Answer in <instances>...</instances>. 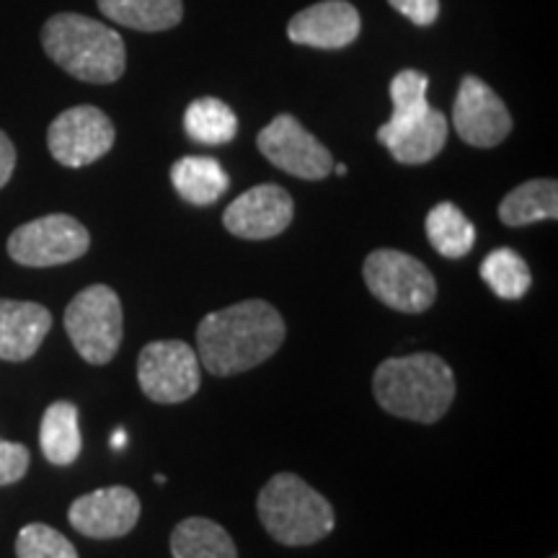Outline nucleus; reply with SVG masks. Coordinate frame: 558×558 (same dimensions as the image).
Returning a JSON list of instances; mask_svg holds the SVG:
<instances>
[{"mask_svg":"<svg viewBox=\"0 0 558 558\" xmlns=\"http://www.w3.org/2000/svg\"><path fill=\"white\" fill-rule=\"evenodd\" d=\"M284 320L267 300H243L202 318L197 354L207 373L218 378L259 367L284 341Z\"/></svg>","mask_w":558,"mask_h":558,"instance_id":"1","label":"nucleus"},{"mask_svg":"<svg viewBox=\"0 0 558 558\" xmlns=\"http://www.w3.org/2000/svg\"><path fill=\"white\" fill-rule=\"evenodd\" d=\"M375 401L388 414L418 424H435L456 399V375L437 354L416 352L386 360L375 369Z\"/></svg>","mask_w":558,"mask_h":558,"instance_id":"2","label":"nucleus"},{"mask_svg":"<svg viewBox=\"0 0 558 558\" xmlns=\"http://www.w3.org/2000/svg\"><path fill=\"white\" fill-rule=\"evenodd\" d=\"M52 62L83 83H114L128 65V50L114 29L81 13H58L41 29Z\"/></svg>","mask_w":558,"mask_h":558,"instance_id":"3","label":"nucleus"},{"mask_svg":"<svg viewBox=\"0 0 558 558\" xmlns=\"http://www.w3.org/2000/svg\"><path fill=\"white\" fill-rule=\"evenodd\" d=\"M256 512L271 538L290 548L320 543L337 525L331 501L295 473L271 476L256 499Z\"/></svg>","mask_w":558,"mask_h":558,"instance_id":"4","label":"nucleus"},{"mask_svg":"<svg viewBox=\"0 0 558 558\" xmlns=\"http://www.w3.org/2000/svg\"><path fill=\"white\" fill-rule=\"evenodd\" d=\"M65 331L88 365H107L120 352L124 318L120 295L107 284H90L70 300Z\"/></svg>","mask_w":558,"mask_h":558,"instance_id":"5","label":"nucleus"},{"mask_svg":"<svg viewBox=\"0 0 558 558\" xmlns=\"http://www.w3.org/2000/svg\"><path fill=\"white\" fill-rule=\"evenodd\" d=\"M367 290L388 308L399 313H424L437 300V282L432 271L411 254L396 248H378L362 267Z\"/></svg>","mask_w":558,"mask_h":558,"instance_id":"6","label":"nucleus"},{"mask_svg":"<svg viewBox=\"0 0 558 558\" xmlns=\"http://www.w3.org/2000/svg\"><path fill=\"white\" fill-rule=\"evenodd\" d=\"M137 380L156 403L190 401L202 386L197 352L181 339L150 341L140 352Z\"/></svg>","mask_w":558,"mask_h":558,"instance_id":"7","label":"nucleus"},{"mask_svg":"<svg viewBox=\"0 0 558 558\" xmlns=\"http://www.w3.org/2000/svg\"><path fill=\"white\" fill-rule=\"evenodd\" d=\"M90 235L81 220L70 215H47L16 228L9 239L11 259L21 267H58L81 259Z\"/></svg>","mask_w":558,"mask_h":558,"instance_id":"8","label":"nucleus"},{"mask_svg":"<svg viewBox=\"0 0 558 558\" xmlns=\"http://www.w3.org/2000/svg\"><path fill=\"white\" fill-rule=\"evenodd\" d=\"M114 124L101 109H65L47 130V148L60 166L83 169L114 148Z\"/></svg>","mask_w":558,"mask_h":558,"instance_id":"9","label":"nucleus"},{"mask_svg":"<svg viewBox=\"0 0 558 558\" xmlns=\"http://www.w3.org/2000/svg\"><path fill=\"white\" fill-rule=\"evenodd\" d=\"M262 156L290 177L318 181L333 171L331 153L292 114H279L256 137Z\"/></svg>","mask_w":558,"mask_h":558,"instance_id":"10","label":"nucleus"},{"mask_svg":"<svg viewBox=\"0 0 558 558\" xmlns=\"http://www.w3.org/2000/svg\"><path fill=\"white\" fill-rule=\"evenodd\" d=\"M452 124H456L460 140L473 148H494V145L505 143L512 132V117H509L507 104L476 75H465L460 81L456 107H452Z\"/></svg>","mask_w":558,"mask_h":558,"instance_id":"11","label":"nucleus"},{"mask_svg":"<svg viewBox=\"0 0 558 558\" xmlns=\"http://www.w3.org/2000/svg\"><path fill=\"white\" fill-rule=\"evenodd\" d=\"M292 215H295V202L290 194L277 184H262L230 202L222 213V226L235 239L267 241L290 228Z\"/></svg>","mask_w":558,"mask_h":558,"instance_id":"12","label":"nucleus"},{"mask_svg":"<svg viewBox=\"0 0 558 558\" xmlns=\"http://www.w3.org/2000/svg\"><path fill=\"white\" fill-rule=\"evenodd\" d=\"M70 525L94 541L122 538L140 520V499L128 486H107L83 494L68 509Z\"/></svg>","mask_w":558,"mask_h":558,"instance_id":"13","label":"nucleus"},{"mask_svg":"<svg viewBox=\"0 0 558 558\" xmlns=\"http://www.w3.org/2000/svg\"><path fill=\"white\" fill-rule=\"evenodd\" d=\"M360 13L347 0H324L292 16L288 37L316 50H341L360 37Z\"/></svg>","mask_w":558,"mask_h":558,"instance_id":"14","label":"nucleus"},{"mask_svg":"<svg viewBox=\"0 0 558 558\" xmlns=\"http://www.w3.org/2000/svg\"><path fill=\"white\" fill-rule=\"evenodd\" d=\"M52 329V313L39 303L0 298V360L24 362L39 352Z\"/></svg>","mask_w":558,"mask_h":558,"instance_id":"15","label":"nucleus"},{"mask_svg":"<svg viewBox=\"0 0 558 558\" xmlns=\"http://www.w3.org/2000/svg\"><path fill=\"white\" fill-rule=\"evenodd\" d=\"M427 88L429 78L418 70H401L393 81H390V120L378 130V140L383 145H390L396 137H401L403 132L414 128L416 122H422L432 109L427 101Z\"/></svg>","mask_w":558,"mask_h":558,"instance_id":"16","label":"nucleus"},{"mask_svg":"<svg viewBox=\"0 0 558 558\" xmlns=\"http://www.w3.org/2000/svg\"><path fill=\"white\" fill-rule=\"evenodd\" d=\"M171 184L190 205H215L228 192L230 177L215 158L186 156L171 166Z\"/></svg>","mask_w":558,"mask_h":558,"instance_id":"17","label":"nucleus"},{"mask_svg":"<svg viewBox=\"0 0 558 558\" xmlns=\"http://www.w3.org/2000/svg\"><path fill=\"white\" fill-rule=\"evenodd\" d=\"M558 218V184L554 179H533L520 184L501 199L499 220L509 228H522L538 220Z\"/></svg>","mask_w":558,"mask_h":558,"instance_id":"18","label":"nucleus"},{"mask_svg":"<svg viewBox=\"0 0 558 558\" xmlns=\"http://www.w3.org/2000/svg\"><path fill=\"white\" fill-rule=\"evenodd\" d=\"M39 445L45 458L54 465H70L81 456L83 439L78 427V409L70 401H54L47 407L39 427Z\"/></svg>","mask_w":558,"mask_h":558,"instance_id":"19","label":"nucleus"},{"mask_svg":"<svg viewBox=\"0 0 558 558\" xmlns=\"http://www.w3.org/2000/svg\"><path fill=\"white\" fill-rule=\"evenodd\" d=\"M173 558H239L230 533L207 518H186L171 533Z\"/></svg>","mask_w":558,"mask_h":558,"instance_id":"20","label":"nucleus"},{"mask_svg":"<svg viewBox=\"0 0 558 558\" xmlns=\"http://www.w3.org/2000/svg\"><path fill=\"white\" fill-rule=\"evenodd\" d=\"M104 16L135 32L173 29L184 16L181 0H96Z\"/></svg>","mask_w":558,"mask_h":558,"instance_id":"21","label":"nucleus"},{"mask_svg":"<svg viewBox=\"0 0 558 558\" xmlns=\"http://www.w3.org/2000/svg\"><path fill=\"white\" fill-rule=\"evenodd\" d=\"M427 239L437 254L448 259H463L476 243V228L452 202H439L427 215Z\"/></svg>","mask_w":558,"mask_h":558,"instance_id":"22","label":"nucleus"},{"mask_svg":"<svg viewBox=\"0 0 558 558\" xmlns=\"http://www.w3.org/2000/svg\"><path fill=\"white\" fill-rule=\"evenodd\" d=\"M445 143H448V120H445L442 111L429 109L422 122H416L414 128L403 132L401 137H396L386 148L399 163L418 166L437 158Z\"/></svg>","mask_w":558,"mask_h":558,"instance_id":"23","label":"nucleus"},{"mask_svg":"<svg viewBox=\"0 0 558 558\" xmlns=\"http://www.w3.org/2000/svg\"><path fill=\"white\" fill-rule=\"evenodd\" d=\"M184 130L199 145H226L239 132V117L226 101L207 96L186 107Z\"/></svg>","mask_w":558,"mask_h":558,"instance_id":"24","label":"nucleus"},{"mask_svg":"<svg viewBox=\"0 0 558 558\" xmlns=\"http://www.w3.org/2000/svg\"><path fill=\"white\" fill-rule=\"evenodd\" d=\"M481 279L501 300H520L533 284L527 264L518 251L497 248L481 262Z\"/></svg>","mask_w":558,"mask_h":558,"instance_id":"25","label":"nucleus"},{"mask_svg":"<svg viewBox=\"0 0 558 558\" xmlns=\"http://www.w3.org/2000/svg\"><path fill=\"white\" fill-rule=\"evenodd\" d=\"M16 556L19 558H78L73 543L65 535L50 525L32 522V525L21 527L16 538Z\"/></svg>","mask_w":558,"mask_h":558,"instance_id":"26","label":"nucleus"},{"mask_svg":"<svg viewBox=\"0 0 558 558\" xmlns=\"http://www.w3.org/2000/svg\"><path fill=\"white\" fill-rule=\"evenodd\" d=\"M29 471V450L21 442L0 439V486L16 484Z\"/></svg>","mask_w":558,"mask_h":558,"instance_id":"27","label":"nucleus"},{"mask_svg":"<svg viewBox=\"0 0 558 558\" xmlns=\"http://www.w3.org/2000/svg\"><path fill=\"white\" fill-rule=\"evenodd\" d=\"M388 3L416 26H432L439 16V0H388Z\"/></svg>","mask_w":558,"mask_h":558,"instance_id":"28","label":"nucleus"},{"mask_svg":"<svg viewBox=\"0 0 558 558\" xmlns=\"http://www.w3.org/2000/svg\"><path fill=\"white\" fill-rule=\"evenodd\" d=\"M16 169V148H13L11 137L0 130V190L9 184Z\"/></svg>","mask_w":558,"mask_h":558,"instance_id":"29","label":"nucleus"},{"mask_svg":"<svg viewBox=\"0 0 558 558\" xmlns=\"http://www.w3.org/2000/svg\"><path fill=\"white\" fill-rule=\"evenodd\" d=\"M114 445H117V448H122V445H124V432L122 429L114 435Z\"/></svg>","mask_w":558,"mask_h":558,"instance_id":"30","label":"nucleus"},{"mask_svg":"<svg viewBox=\"0 0 558 558\" xmlns=\"http://www.w3.org/2000/svg\"><path fill=\"white\" fill-rule=\"evenodd\" d=\"M333 171H337L339 177H344V173H347V166H344V163H341V166H333Z\"/></svg>","mask_w":558,"mask_h":558,"instance_id":"31","label":"nucleus"},{"mask_svg":"<svg viewBox=\"0 0 558 558\" xmlns=\"http://www.w3.org/2000/svg\"><path fill=\"white\" fill-rule=\"evenodd\" d=\"M550 558H556V556H550Z\"/></svg>","mask_w":558,"mask_h":558,"instance_id":"32","label":"nucleus"}]
</instances>
